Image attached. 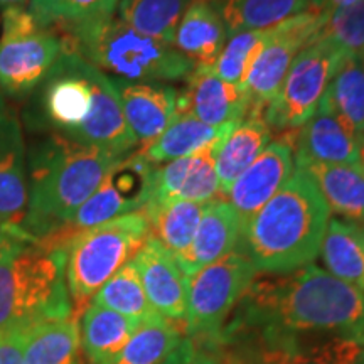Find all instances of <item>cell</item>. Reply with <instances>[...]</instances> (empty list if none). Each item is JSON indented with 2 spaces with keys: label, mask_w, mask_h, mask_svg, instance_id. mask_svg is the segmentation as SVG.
I'll list each match as a JSON object with an SVG mask.
<instances>
[{
  "label": "cell",
  "mask_w": 364,
  "mask_h": 364,
  "mask_svg": "<svg viewBox=\"0 0 364 364\" xmlns=\"http://www.w3.org/2000/svg\"><path fill=\"white\" fill-rule=\"evenodd\" d=\"M226 326L364 344V295L316 265L279 275L258 273Z\"/></svg>",
  "instance_id": "cell-1"
},
{
  "label": "cell",
  "mask_w": 364,
  "mask_h": 364,
  "mask_svg": "<svg viewBox=\"0 0 364 364\" xmlns=\"http://www.w3.org/2000/svg\"><path fill=\"white\" fill-rule=\"evenodd\" d=\"M120 159L58 134L41 142L27 159L29 204L22 233L33 243L66 245L61 235L68 223Z\"/></svg>",
  "instance_id": "cell-2"
},
{
  "label": "cell",
  "mask_w": 364,
  "mask_h": 364,
  "mask_svg": "<svg viewBox=\"0 0 364 364\" xmlns=\"http://www.w3.org/2000/svg\"><path fill=\"white\" fill-rule=\"evenodd\" d=\"M331 211L306 172L295 169L282 189L241 228L236 252L258 273H290L321 253Z\"/></svg>",
  "instance_id": "cell-3"
},
{
  "label": "cell",
  "mask_w": 364,
  "mask_h": 364,
  "mask_svg": "<svg viewBox=\"0 0 364 364\" xmlns=\"http://www.w3.org/2000/svg\"><path fill=\"white\" fill-rule=\"evenodd\" d=\"M63 49L78 54L118 80L171 83L188 78L194 65L174 44L145 36L118 17L56 29Z\"/></svg>",
  "instance_id": "cell-4"
},
{
  "label": "cell",
  "mask_w": 364,
  "mask_h": 364,
  "mask_svg": "<svg viewBox=\"0 0 364 364\" xmlns=\"http://www.w3.org/2000/svg\"><path fill=\"white\" fill-rule=\"evenodd\" d=\"M71 316L65 245L38 241L0 260V334Z\"/></svg>",
  "instance_id": "cell-5"
},
{
  "label": "cell",
  "mask_w": 364,
  "mask_h": 364,
  "mask_svg": "<svg viewBox=\"0 0 364 364\" xmlns=\"http://www.w3.org/2000/svg\"><path fill=\"white\" fill-rule=\"evenodd\" d=\"M150 236L144 211L75 233L66 243V284L78 317L102 287L129 263Z\"/></svg>",
  "instance_id": "cell-6"
},
{
  "label": "cell",
  "mask_w": 364,
  "mask_h": 364,
  "mask_svg": "<svg viewBox=\"0 0 364 364\" xmlns=\"http://www.w3.org/2000/svg\"><path fill=\"white\" fill-rule=\"evenodd\" d=\"M196 344L220 364H354L364 351L363 343L348 338H294L230 326L216 339Z\"/></svg>",
  "instance_id": "cell-7"
},
{
  "label": "cell",
  "mask_w": 364,
  "mask_h": 364,
  "mask_svg": "<svg viewBox=\"0 0 364 364\" xmlns=\"http://www.w3.org/2000/svg\"><path fill=\"white\" fill-rule=\"evenodd\" d=\"M346 54L331 41L318 39L302 49L282 81L279 91L248 117H260L270 130L292 132L314 115L344 63Z\"/></svg>",
  "instance_id": "cell-8"
},
{
  "label": "cell",
  "mask_w": 364,
  "mask_h": 364,
  "mask_svg": "<svg viewBox=\"0 0 364 364\" xmlns=\"http://www.w3.org/2000/svg\"><path fill=\"white\" fill-rule=\"evenodd\" d=\"M63 53V41L53 27H43L21 6L2 12L0 91L24 98L46 80Z\"/></svg>",
  "instance_id": "cell-9"
},
{
  "label": "cell",
  "mask_w": 364,
  "mask_h": 364,
  "mask_svg": "<svg viewBox=\"0 0 364 364\" xmlns=\"http://www.w3.org/2000/svg\"><path fill=\"white\" fill-rule=\"evenodd\" d=\"M257 275L252 262L235 250L188 277L186 338L194 343L216 339Z\"/></svg>",
  "instance_id": "cell-10"
},
{
  "label": "cell",
  "mask_w": 364,
  "mask_h": 364,
  "mask_svg": "<svg viewBox=\"0 0 364 364\" xmlns=\"http://www.w3.org/2000/svg\"><path fill=\"white\" fill-rule=\"evenodd\" d=\"M156 169L157 166L149 162L140 152L129 154L113 164L98 189L81 204L68 223L61 235L63 241L68 243L75 233L142 211L152 196Z\"/></svg>",
  "instance_id": "cell-11"
},
{
  "label": "cell",
  "mask_w": 364,
  "mask_h": 364,
  "mask_svg": "<svg viewBox=\"0 0 364 364\" xmlns=\"http://www.w3.org/2000/svg\"><path fill=\"white\" fill-rule=\"evenodd\" d=\"M39 118L54 134L73 140L93 113V88L88 63L78 54L65 51L41 83Z\"/></svg>",
  "instance_id": "cell-12"
},
{
  "label": "cell",
  "mask_w": 364,
  "mask_h": 364,
  "mask_svg": "<svg viewBox=\"0 0 364 364\" xmlns=\"http://www.w3.org/2000/svg\"><path fill=\"white\" fill-rule=\"evenodd\" d=\"M321 19V12L307 11L270 27V36L243 88L250 103L248 115L275 97L294 59L316 41Z\"/></svg>",
  "instance_id": "cell-13"
},
{
  "label": "cell",
  "mask_w": 364,
  "mask_h": 364,
  "mask_svg": "<svg viewBox=\"0 0 364 364\" xmlns=\"http://www.w3.org/2000/svg\"><path fill=\"white\" fill-rule=\"evenodd\" d=\"M294 171V149L289 135L284 134L282 139L268 144L257 161L233 182L228 193V203L238 215L241 228L279 193Z\"/></svg>",
  "instance_id": "cell-14"
},
{
  "label": "cell",
  "mask_w": 364,
  "mask_h": 364,
  "mask_svg": "<svg viewBox=\"0 0 364 364\" xmlns=\"http://www.w3.org/2000/svg\"><path fill=\"white\" fill-rule=\"evenodd\" d=\"M295 164H358L363 136L322 100L314 115L297 130L287 132Z\"/></svg>",
  "instance_id": "cell-15"
},
{
  "label": "cell",
  "mask_w": 364,
  "mask_h": 364,
  "mask_svg": "<svg viewBox=\"0 0 364 364\" xmlns=\"http://www.w3.org/2000/svg\"><path fill=\"white\" fill-rule=\"evenodd\" d=\"M27 204L29 181L24 135L17 113L4 108L0 112V228L22 233Z\"/></svg>",
  "instance_id": "cell-16"
},
{
  "label": "cell",
  "mask_w": 364,
  "mask_h": 364,
  "mask_svg": "<svg viewBox=\"0 0 364 364\" xmlns=\"http://www.w3.org/2000/svg\"><path fill=\"white\" fill-rule=\"evenodd\" d=\"M154 311L182 326L188 311V277L152 235L132 258Z\"/></svg>",
  "instance_id": "cell-17"
},
{
  "label": "cell",
  "mask_w": 364,
  "mask_h": 364,
  "mask_svg": "<svg viewBox=\"0 0 364 364\" xmlns=\"http://www.w3.org/2000/svg\"><path fill=\"white\" fill-rule=\"evenodd\" d=\"M120 97L127 125L142 149L152 144L177 113L179 93L174 86L150 81L112 80Z\"/></svg>",
  "instance_id": "cell-18"
},
{
  "label": "cell",
  "mask_w": 364,
  "mask_h": 364,
  "mask_svg": "<svg viewBox=\"0 0 364 364\" xmlns=\"http://www.w3.org/2000/svg\"><path fill=\"white\" fill-rule=\"evenodd\" d=\"M177 112H189L209 127L241 122L248 117L250 103L245 90L226 83L211 70H194L188 88L179 93Z\"/></svg>",
  "instance_id": "cell-19"
},
{
  "label": "cell",
  "mask_w": 364,
  "mask_h": 364,
  "mask_svg": "<svg viewBox=\"0 0 364 364\" xmlns=\"http://www.w3.org/2000/svg\"><path fill=\"white\" fill-rule=\"evenodd\" d=\"M228 41L221 0H193L177 26L174 46L194 70H211Z\"/></svg>",
  "instance_id": "cell-20"
},
{
  "label": "cell",
  "mask_w": 364,
  "mask_h": 364,
  "mask_svg": "<svg viewBox=\"0 0 364 364\" xmlns=\"http://www.w3.org/2000/svg\"><path fill=\"white\" fill-rule=\"evenodd\" d=\"M241 223L236 211L225 199L208 203L204 206L201 221L196 231L193 243L179 262L186 277L211 265L238 248Z\"/></svg>",
  "instance_id": "cell-21"
},
{
  "label": "cell",
  "mask_w": 364,
  "mask_h": 364,
  "mask_svg": "<svg viewBox=\"0 0 364 364\" xmlns=\"http://www.w3.org/2000/svg\"><path fill=\"white\" fill-rule=\"evenodd\" d=\"M321 193L331 215L364 225V167L358 164H295Z\"/></svg>",
  "instance_id": "cell-22"
},
{
  "label": "cell",
  "mask_w": 364,
  "mask_h": 364,
  "mask_svg": "<svg viewBox=\"0 0 364 364\" xmlns=\"http://www.w3.org/2000/svg\"><path fill=\"white\" fill-rule=\"evenodd\" d=\"M238 124L240 122H230L221 127H209L193 113L177 112L167 129L152 144L140 150V154L154 166L189 157L208 145L221 142Z\"/></svg>",
  "instance_id": "cell-23"
},
{
  "label": "cell",
  "mask_w": 364,
  "mask_h": 364,
  "mask_svg": "<svg viewBox=\"0 0 364 364\" xmlns=\"http://www.w3.org/2000/svg\"><path fill=\"white\" fill-rule=\"evenodd\" d=\"M270 142V127L260 117H247L218 144L215 164L223 196H228L233 182L257 161Z\"/></svg>",
  "instance_id": "cell-24"
},
{
  "label": "cell",
  "mask_w": 364,
  "mask_h": 364,
  "mask_svg": "<svg viewBox=\"0 0 364 364\" xmlns=\"http://www.w3.org/2000/svg\"><path fill=\"white\" fill-rule=\"evenodd\" d=\"M140 322L90 302L80 318V346L90 364H108L129 343Z\"/></svg>",
  "instance_id": "cell-25"
},
{
  "label": "cell",
  "mask_w": 364,
  "mask_h": 364,
  "mask_svg": "<svg viewBox=\"0 0 364 364\" xmlns=\"http://www.w3.org/2000/svg\"><path fill=\"white\" fill-rule=\"evenodd\" d=\"M318 257L331 275L364 295V225L331 218Z\"/></svg>",
  "instance_id": "cell-26"
},
{
  "label": "cell",
  "mask_w": 364,
  "mask_h": 364,
  "mask_svg": "<svg viewBox=\"0 0 364 364\" xmlns=\"http://www.w3.org/2000/svg\"><path fill=\"white\" fill-rule=\"evenodd\" d=\"M204 206L206 204L184 201V199H167V201L147 203L142 211L150 223V235L167 252L179 258L193 243Z\"/></svg>",
  "instance_id": "cell-27"
},
{
  "label": "cell",
  "mask_w": 364,
  "mask_h": 364,
  "mask_svg": "<svg viewBox=\"0 0 364 364\" xmlns=\"http://www.w3.org/2000/svg\"><path fill=\"white\" fill-rule=\"evenodd\" d=\"M80 351L76 316L43 322L26 331V364H80Z\"/></svg>",
  "instance_id": "cell-28"
},
{
  "label": "cell",
  "mask_w": 364,
  "mask_h": 364,
  "mask_svg": "<svg viewBox=\"0 0 364 364\" xmlns=\"http://www.w3.org/2000/svg\"><path fill=\"white\" fill-rule=\"evenodd\" d=\"M184 338L181 324L154 314L136 326L125 348L108 364H166Z\"/></svg>",
  "instance_id": "cell-29"
},
{
  "label": "cell",
  "mask_w": 364,
  "mask_h": 364,
  "mask_svg": "<svg viewBox=\"0 0 364 364\" xmlns=\"http://www.w3.org/2000/svg\"><path fill=\"white\" fill-rule=\"evenodd\" d=\"M312 11V0H221L228 38L243 31L270 29Z\"/></svg>",
  "instance_id": "cell-30"
},
{
  "label": "cell",
  "mask_w": 364,
  "mask_h": 364,
  "mask_svg": "<svg viewBox=\"0 0 364 364\" xmlns=\"http://www.w3.org/2000/svg\"><path fill=\"white\" fill-rule=\"evenodd\" d=\"M193 0H120L118 19L145 36L174 44L177 26Z\"/></svg>",
  "instance_id": "cell-31"
},
{
  "label": "cell",
  "mask_w": 364,
  "mask_h": 364,
  "mask_svg": "<svg viewBox=\"0 0 364 364\" xmlns=\"http://www.w3.org/2000/svg\"><path fill=\"white\" fill-rule=\"evenodd\" d=\"M322 100L359 136H364V66L361 59H344Z\"/></svg>",
  "instance_id": "cell-32"
},
{
  "label": "cell",
  "mask_w": 364,
  "mask_h": 364,
  "mask_svg": "<svg viewBox=\"0 0 364 364\" xmlns=\"http://www.w3.org/2000/svg\"><path fill=\"white\" fill-rule=\"evenodd\" d=\"M91 302L103 306L110 311L132 318L135 322H142L154 314L147 294H145L142 280L134 262L125 263L110 280L98 290Z\"/></svg>",
  "instance_id": "cell-33"
},
{
  "label": "cell",
  "mask_w": 364,
  "mask_h": 364,
  "mask_svg": "<svg viewBox=\"0 0 364 364\" xmlns=\"http://www.w3.org/2000/svg\"><path fill=\"white\" fill-rule=\"evenodd\" d=\"M120 0H29V11L43 27H63L115 16Z\"/></svg>",
  "instance_id": "cell-34"
},
{
  "label": "cell",
  "mask_w": 364,
  "mask_h": 364,
  "mask_svg": "<svg viewBox=\"0 0 364 364\" xmlns=\"http://www.w3.org/2000/svg\"><path fill=\"white\" fill-rule=\"evenodd\" d=\"M268 36H270V29L243 31V33L230 36L211 71L226 83L245 88Z\"/></svg>",
  "instance_id": "cell-35"
},
{
  "label": "cell",
  "mask_w": 364,
  "mask_h": 364,
  "mask_svg": "<svg viewBox=\"0 0 364 364\" xmlns=\"http://www.w3.org/2000/svg\"><path fill=\"white\" fill-rule=\"evenodd\" d=\"M318 39L331 41L346 56H361L364 51V0L322 12L316 36V41Z\"/></svg>",
  "instance_id": "cell-36"
},
{
  "label": "cell",
  "mask_w": 364,
  "mask_h": 364,
  "mask_svg": "<svg viewBox=\"0 0 364 364\" xmlns=\"http://www.w3.org/2000/svg\"><path fill=\"white\" fill-rule=\"evenodd\" d=\"M24 341L26 331L0 334V364H26Z\"/></svg>",
  "instance_id": "cell-37"
},
{
  "label": "cell",
  "mask_w": 364,
  "mask_h": 364,
  "mask_svg": "<svg viewBox=\"0 0 364 364\" xmlns=\"http://www.w3.org/2000/svg\"><path fill=\"white\" fill-rule=\"evenodd\" d=\"M166 364H220L208 351H204L201 346L184 338L177 351L167 359Z\"/></svg>",
  "instance_id": "cell-38"
},
{
  "label": "cell",
  "mask_w": 364,
  "mask_h": 364,
  "mask_svg": "<svg viewBox=\"0 0 364 364\" xmlns=\"http://www.w3.org/2000/svg\"><path fill=\"white\" fill-rule=\"evenodd\" d=\"M29 243L31 241L24 235L19 233V231L0 228V260H4L11 253L17 252V250H21Z\"/></svg>",
  "instance_id": "cell-39"
},
{
  "label": "cell",
  "mask_w": 364,
  "mask_h": 364,
  "mask_svg": "<svg viewBox=\"0 0 364 364\" xmlns=\"http://www.w3.org/2000/svg\"><path fill=\"white\" fill-rule=\"evenodd\" d=\"M356 2V0H312V11L316 12H329L338 7H344L348 4Z\"/></svg>",
  "instance_id": "cell-40"
},
{
  "label": "cell",
  "mask_w": 364,
  "mask_h": 364,
  "mask_svg": "<svg viewBox=\"0 0 364 364\" xmlns=\"http://www.w3.org/2000/svg\"><path fill=\"white\" fill-rule=\"evenodd\" d=\"M2 4H9V6H21L22 2H26V0H0Z\"/></svg>",
  "instance_id": "cell-41"
},
{
  "label": "cell",
  "mask_w": 364,
  "mask_h": 364,
  "mask_svg": "<svg viewBox=\"0 0 364 364\" xmlns=\"http://www.w3.org/2000/svg\"><path fill=\"white\" fill-rule=\"evenodd\" d=\"M359 162H361V166L364 167V136L361 140V149H359Z\"/></svg>",
  "instance_id": "cell-42"
},
{
  "label": "cell",
  "mask_w": 364,
  "mask_h": 364,
  "mask_svg": "<svg viewBox=\"0 0 364 364\" xmlns=\"http://www.w3.org/2000/svg\"><path fill=\"white\" fill-rule=\"evenodd\" d=\"M4 108H6V105H4V93L0 91V112H2Z\"/></svg>",
  "instance_id": "cell-43"
},
{
  "label": "cell",
  "mask_w": 364,
  "mask_h": 364,
  "mask_svg": "<svg viewBox=\"0 0 364 364\" xmlns=\"http://www.w3.org/2000/svg\"><path fill=\"white\" fill-rule=\"evenodd\" d=\"M354 364H364V351L359 354V358L356 359V363H354Z\"/></svg>",
  "instance_id": "cell-44"
},
{
  "label": "cell",
  "mask_w": 364,
  "mask_h": 364,
  "mask_svg": "<svg viewBox=\"0 0 364 364\" xmlns=\"http://www.w3.org/2000/svg\"><path fill=\"white\" fill-rule=\"evenodd\" d=\"M359 59H361V63H363V66H364V51H363L361 56H359Z\"/></svg>",
  "instance_id": "cell-45"
}]
</instances>
